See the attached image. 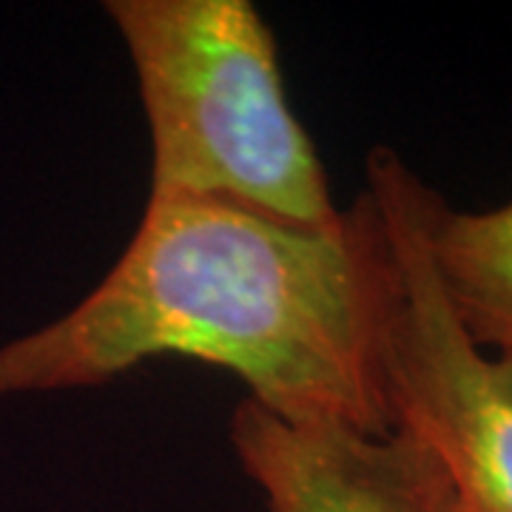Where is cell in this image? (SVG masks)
<instances>
[{
	"instance_id": "obj_1",
	"label": "cell",
	"mask_w": 512,
	"mask_h": 512,
	"mask_svg": "<svg viewBox=\"0 0 512 512\" xmlns=\"http://www.w3.org/2000/svg\"><path fill=\"white\" fill-rule=\"evenodd\" d=\"M393 302V245L367 188L328 225L151 194L103 282L0 348V399L97 387L183 356L231 370L279 416L382 436Z\"/></svg>"
},
{
	"instance_id": "obj_2",
	"label": "cell",
	"mask_w": 512,
	"mask_h": 512,
	"mask_svg": "<svg viewBox=\"0 0 512 512\" xmlns=\"http://www.w3.org/2000/svg\"><path fill=\"white\" fill-rule=\"evenodd\" d=\"M151 131V194L299 225L342 208L293 114L271 26L248 0H109Z\"/></svg>"
},
{
	"instance_id": "obj_3",
	"label": "cell",
	"mask_w": 512,
	"mask_h": 512,
	"mask_svg": "<svg viewBox=\"0 0 512 512\" xmlns=\"http://www.w3.org/2000/svg\"><path fill=\"white\" fill-rule=\"evenodd\" d=\"M365 188L382 208L396 259L384 333L393 427L436 453L458 512H512V356L478 348L450 311L427 248L436 188L384 146L367 154Z\"/></svg>"
},
{
	"instance_id": "obj_4",
	"label": "cell",
	"mask_w": 512,
	"mask_h": 512,
	"mask_svg": "<svg viewBox=\"0 0 512 512\" xmlns=\"http://www.w3.org/2000/svg\"><path fill=\"white\" fill-rule=\"evenodd\" d=\"M231 441L271 512H458L436 453L410 430L365 433L336 421L237 404Z\"/></svg>"
},
{
	"instance_id": "obj_5",
	"label": "cell",
	"mask_w": 512,
	"mask_h": 512,
	"mask_svg": "<svg viewBox=\"0 0 512 512\" xmlns=\"http://www.w3.org/2000/svg\"><path fill=\"white\" fill-rule=\"evenodd\" d=\"M427 248L464 333L487 353L512 356V197L487 211H456L436 191Z\"/></svg>"
}]
</instances>
